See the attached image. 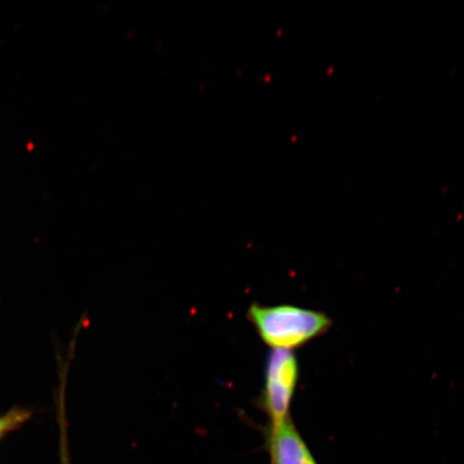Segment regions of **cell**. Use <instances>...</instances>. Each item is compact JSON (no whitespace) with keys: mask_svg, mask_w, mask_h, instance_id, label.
Returning a JSON list of instances; mask_svg holds the SVG:
<instances>
[{"mask_svg":"<svg viewBox=\"0 0 464 464\" xmlns=\"http://www.w3.org/2000/svg\"><path fill=\"white\" fill-rule=\"evenodd\" d=\"M247 319L271 350L294 352L321 338L334 322L324 312L293 304L263 305L252 304Z\"/></svg>","mask_w":464,"mask_h":464,"instance_id":"1","label":"cell"},{"mask_svg":"<svg viewBox=\"0 0 464 464\" xmlns=\"http://www.w3.org/2000/svg\"><path fill=\"white\" fill-rule=\"evenodd\" d=\"M300 379V367L294 352L271 350L266 357L259 408L268 416L270 425L290 419V408Z\"/></svg>","mask_w":464,"mask_h":464,"instance_id":"2","label":"cell"},{"mask_svg":"<svg viewBox=\"0 0 464 464\" xmlns=\"http://www.w3.org/2000/svg\"><path fill=\"white\" fill-rule=\"evenodd\" d=\"M272 464H317L292 417L266 432Z\"/></svg>","mask_w":464,"mask_h":464,"instance_id":"3","label":"cell"},{"mask_svg":"<svg viewBox=\"0 0 464 464\" xmlns=\"http://www.w3.org/2000/svg\"><path fill=\"white\" fill-rule=\"evenodd\" d=\"M33 411L14 406L7 413L0 416V442L7 437L8 434L19 430L20 428L32 419Z\"/></svg>","mask_w":464,"mask_h":464,"instance_id":"4","label":"cell"},{"mask_svg":"<svg viewBox=\"0 0 464 464\" xmlns=\"http://www.w3.org/2000/svg\"><path fill=\"white\" fill-rule=\"evenodd\" d=\"M62 449H63V451H62V459H63L62 463L63 464H71V459H69L67 446H66L65 443H63Z\"/></svg>","mask_w":464,"mask_h":464,"instance_id":"5","label":"cell"}]
</instances>
